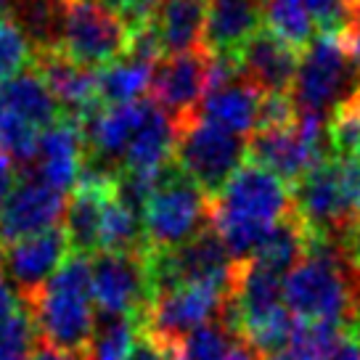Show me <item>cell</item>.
<instances>
[{
	"mask_svg": "<svg viewBox=\"0 0 360 360\" xmlns=\"http://www.w3.org/2000/svg\"><path fill=\"white\" fill-rule=\"evenodd\" d=\"M292 210V188L252 162H244L210 204L212 228L236 262L255 259L273 225Z\"/></svg>",
	"mask_w": 360,
	"mask_h": 360,
	"instance_id": "cell-1",
	"label": "cell"
},
{
	"mask_svg": "<svg viewBox=\"0 0 360 360\" xmlns=\"http://www.w3.org/2000/svg\"><path fill=\"white\" fill-rule=\"evenodd\" d=\"M24 307L32 315L40 342L72 358L88 360L96 331L90 257L69 255L53 278Z\"/></svg>",
	"mask_w": 360,
	"mask_h": 360,
	"instance_id": "cell-2",
	"label": "cell"
},
{
	"mask_svg": "<svg viewBox=\"0 0 360 360\" xmlns=\"http://www.w3.org/2000/svg\"><path fill=\"white\" fill-rule=\"evenodd\" d=\"M283 302L302 323H331L347 328L358 310L355 276L337 241H307L304 257L283 281Z\"/></svg>",
	"mask_w": 360,
	"mask_h": 360,
	"instance_id": "cell-3",
	"label": "cell"
},
{
	"mask_svg": "<svg viewBox=\"0 0 360 360\" xmlns=\"http://www.w3.org/2000/svg\"><path fill=\"white\" fill-rule=\"evenodd\" d=\"M212 199L175 159L157 169V186L143 212L148 249L180 247L212 225Z\"/></svg>",
	"mask_w": 360,
	"mask_h": 360,
	"instance_id": "cell-4",
	"label": "cell"
},
{
	"mask_svg": "<svg viewBox=\"0 0 360 360\" xmlns=\"http://www.w3.org/2000/svg\"><path fill=\"white\" fill-rule=\"evenodd\" d=\"M146 265L154 297H159L178 286H212L217 292L231 294L238 262L231 257L223 238L210 225L180 247L148 249Z\"/></svg>",
	"mask_w": 360,
	"mask_h": 360,
	"instance_id": "cell-5",
	"label": "cell"
},
{
	"mask_svg": "<svg viewBox=\"0 0 360 360\" xmlns=\"http://www.w3.org/2000/svg\"><path fill=\"white\" fill-rule=\"evenodd\" d=\"M175 162L186 169L210 199L225 188L247 162V138L228 133L196 114L175 124Z\"/></svg>",
	"mask_w": 360,
	"mask_h": 360,
	"instance_id": "cell-6",
	"label": "cell"
},
{
	"mask_svg": "<svg viewBox=\"0 0 360 360\" xmlns=\"http://www.w3.org/2000/svg\"><path fill=\"white\" fill-rule=\"evenodd\" d=\"M292 204L297 217L302 220L310 238L342 241L352 220L360 214L347 183L342 175L339 159H326L304 172L292 186Z\"/></svg>",
	"mask_w": 360,
	"mask_h": 360,
	"instance_id": "cell-7",
	"label": "cell"
},
{
	"mask_svg": "<svg viewBox=\"0 0 360 360\" xmlns=\"http://www.w3.org/2000/svg\"><path fill=\"white\" fill-rule=\"evenodd\" d=\"M130 30L98 0H61V40L72 61L82 67H106L127 53Z\"/></svg>",
	"mask_w": 360,
	"mask_h": 360,
	"instance_id": "cell-8",
	"label": "cell"
},
{
	"mask_svg": "<svg viewBox=\"0 0 360 360\" xmlns=\"http://www.w3.org/2000/svg\"><path fill=\"white\" fill-rule=\"evenodd\" d=\"M355 88H360L349 67L342 34H321L300 56V69L294 79V101L300 112H334Z\"/></svg>",
	"mask_w": 360,
	"mask_h": 360,
	"instance_id": "cell-9",
	"label": "cell"
},
{
	"mask_svg": "<svg viewBox=\"0 0 360 360\" xmlns=\"http://www.w3.org/2000/svg\"><path fill=\"white\" fill-rule=\"evenodd\" d=\"M93 302L106 315H133L143 323L154 302L146 252H96L90 259Z\"/></svg>",
	"mask_w": 360,
	"mask_h": 360,
	"instance_id": "cell-10",
	"label": "cell"
},
{
	"mask_svg": "<svg viewBox=\"0 0 360 360\" xmlns=\"http://www.w3.org/2000/svg\"><path fill=\"white\" fill-rule=\"evenodd\" d=\"M210 64L212 56L204 48L172 53L154 67L151 101L167 114L175 124L199 114L204 96L210 90Z\"/></svg>",
	"mask_w": 360,
	"mask_h": 360,
	"instance_id": "cell-11",
	"label": "cell"
},
{
	"mask_svg": "<svg viewBox=\"0 0 360 360\" xmlns=\"http://www.w3.org/2000/svg\"><path fill=\"white\" fill-rule=\"evenodd\" d=\"M228 294L212 286H178L154 297L143 318V331L165 345H178L188 331L220 318Z\"/></svg>",
	"mask_w": 360,
	"mask_h": 360,
	"instance_id": "cell-12",
	"label": "cell"
},
{
	"mask_svg": "<svg viewBox=\"0 0 360 360\" xmlns=\"http://www.w3.org/2000/svg\"><path fill=\"white\" fill-rule=\"evenodd\" d=\"M64 212H67L64 193L48 186L34 172H22V180L13 186L11 196L0 212L3 247L58 228V220H64Z\"/></svg>",
	"mask_w": 360,
	"mask_h": 360,
	"instance_id": "cell-13",
	"label": "cell"
},
{
	"mask_svg": "<svg viewBox=\"0 0 360 360\" xmlns=\"http://www.w3.org/2000/svg\"><path fill=\"white\" fill-rule=\"evenodd\" d=\"M69 255L72 249L64 228H51L45 233L22 238L16 244H8L3 252L6 278L22 297V302H27L53 278V273L67 262Z\"/></svg>",
	"mask_w": 360,
	"mask_h": 360,
	"instance_id": "cell-14",
	"label": "cell"
},
{
	"mask_svg": "<svg viewBox=\"0 0 360 360\" xmlns=\"http://www.w3.org/2000/svg\"><path fill=\"white\" fill-rule=\"evenodd\" d=\"M32 69L45 79V85L56 96L61 112L67 117H75L82 122V117L98 106V82H96V72L90 67H82L77 61L58 51H32Z\"/></svg>",
	"mask_w": 360,
	"mask_h": 360,
	"instance_id": "cell-15",
	"label": "cell"
},
{
	"mask_svg": "<svg viewBox=\"0 0 360 360\" xmlns=\"http://www.w3.org/2000/svg\"><path fill=\"white\" fill-rule=\"evenodd\" d=\"M300 56V51L270 30H259L238 51V69L241 77L249 79L259 93H289L297 79Z\"/></svg>",
	"mask_w": 360,
	"mask_h": 360,
	"instance_id": "cell-16",
	"label": "cell"
},
{
	"mask_svg": "<svg viewBox=\"0 0 360 360\" xmlns=\"http://www.w3.org/2000/svg\"><path fill=\"white\" fill-rule=\"evenodd\" d=\"M247 162L273 172L292 188L307 169L326 159L304 141L294 124L286 130H255L247 138Z\"/></svg>",
	"mask_w": 360,
	"mask_h": 360,
	"instance_id": "cell-17",
	"label": "cell"
},
{
	"mask_svg": "<svg viewBox=\"0 0 360 360\" xmlns=\"http://www.w3.org/2000/svg\"><path fill=\"white\" fill-rule=\"evenodd\" d=\"M85 151H88V146H85L82 124L75 117L61 114L58 122H53L40 133L34 169H30V172H34L48 186H53L56 191L64 193L67 188H75Z\"/></svg>",
	"mask_w": 360,
	"mask_h": 360,
	"instance_id": "cell-18",
	"label": "cell"
},
{
	"mask_svg": "<svg viewBox=\"0 0 360 360\" xmlns=\"http://www.w3.org/2000/svg\"><path fill=\"white\" fill-rule=\"evenodd\" d=\"M262 27V0H207L202 48L212 56H238Z\"/></svg>",
	"mask_w": 360,
	"mask_h": 360,
	"instance_id": "cell-19",
	"label": "cell"
},
{
	"mask_svg": "<svg viewBox=\"0 0 360 360\" xmlns=\"http://www.w3.org/2000/svg\"><path fill=\"white\" fill-rule=\"evenodd\" d=\"M259 103H262V93L249 79L236 77L207 90L199 114L207 122L244 138L257 130Z\"/></svg>",
	"mask_w": 360,
	"mask_h": 360,
	"instance_id": "cell-20",
	"label": "cell"
},
{
	"mask_svg": "<svg viewBox=\"0 0 360 360\" xmlns=\"http://www.w3.org/2000/svg\"><path fill=\"white\" fill-rule=\"evenodd\" d=\"M0 109L22 117L24 122L34 124L37 130L51 127L64 114L56 96L45 85V79L34 72L32 64L6 82H0Z\"/></svg>",
	"mask_w": 360,
	"mask_h": 360,
	"instance_id": "cell-21",
	"label": "cell"
},
{
	"mask_svg": "<svg viewBox=\"0 0 360 360\" xmlns=\"http://www.w3.org/2000/svg\"><path fill=\"white\" fill-rule=\"evenodd\" d=\"M204 22H207V0H162L154 16V27L165 53H183L202 48Z\"/></svg>",
	"mask_w": 360,
	"mask_h": 360,
	"instance_id": "cell-22",
	"label": "cell"
},
{
	"mask_svg": "<svg viewBox=\"0 0 360 360\" xmlns=\"http://www.w3.org/2000/svg\"><path fill=\"white\" fill-rule=\"evenodd\" d=\"M114 199V193L88 191V188H75L72 199L64 212V233L69 238L72 255H96L98 241H101V223L106 204Z\"/></svg>",
	"mask_w": 360,
	"mask_h": 360,
	"instance_id": "cell-23",
	"label": "cell"
},
{
	"mask_svg": "<svg viewBox=\"0 0 360 360\" xmlns=\"http://www.w3.org/2000/svg\"><path fill=\"white\" fill-rule=\"evenodd\" d=\"M175 122L167 114L159 109L157 103L151 101V112H148L146 122L141 124L138 135L133 138V143L127 148V154L122 159V167L127 169H159L162 165H167L175 151Z\"/></svg>",
	"mask_w": 360,
	"mask_h": 360,
	"instance_id": "cell-24",
	"label": "cell"
},
{
	"mask_svg": "<svg viewBox=\"0 0 360 360\" xmlns=\"http://www.w3.org/2000/svg\"><path fill=\"white\" fill-rule=\"evenodd\" d=\"M8 19L27 34L32 51L58 48L61 0H8Z\"/></svg>",
	"mask_w": 360,
	"mask_h": 360,
	"instance_id": "cell-25",
	"label": "cell"
},
{
	"mask_svg": "<svg viewBox=\"0 0 360 360\" xmlns=\"http://www.w3.org/2000/svg\"><path fill=\"white\" fill-rule=\"evenodd\" d=\"M151 77H154V67L133 61L127 56L114 61V64H106L96 75L98 101L103 106H120V103L138 101L151 88Z\"/></svg>",
	"mask_w": 360,
	"mask_h": 360,
	"instance_id": "cell-26",
	"label": "cell"
},
{
	"mask_svg": "<svg viewBox=\"0 0 360 360\" xmlns=\"http://www.w3.org/2000/svg\"><path fill=\"white\" fill-rule=\"evenodd\" d=\"M265 30L281 37L286 45L302 53L313 43V19L302 0H265L262 3Z\"/></svg>",
	"mask_w": 360,
	"mask_h": 360,
	"instance_id": "cell-27",
	"label": "cell"
},
{
	"mask_svg": "<svg viewBox=\"0 0 360 360\" xmlns=\"http://www.w3.org/2000/svg\"><path fill=\"white\" fill-rule=\"evenodd\" d=\"M143 331V323L133 315H106L96 318L93 345L88 360H127L135 342Z\"/></svg>",
	"mask_w": 360,
	"mask_h": 360,
	"instance_id": "cell-28",
	"label": "cell"
},
{
	"mask_svg": "<svg viewBox=\"0 0 360 360\" xmlns=\"http://www.w3.org/2000/svg\"><path fill=\"white\" fill-rule=\"evenodd\" d=\"M98 252H148L143 217L112 199L103 212Z\"/></svg>",
	"mask_w": 360,
	"mask_h": 360,
	"instance_id": "cell-29",
	"label": "cell"
},
{
	"mask_svg": "<svg viewBox=\"0 0 360 360\" xmlns=\"http://www.w3.org/2000/svg\"><path fill=\"white\" fill-rule=\"evenodd\" d=\"M241 334L228 328L223 321H210L188 331L178 345H172L178 360H220L231 347L241 342Z\"/></svg>",
	"mask_w": 360,
	"mask_h": 360,
	"instance_id": "cell-30",
	"label": "cell"
},
{
	"mask_svg": "<svg viewBox=\"0 0 360 360\" xmlns=\"http://www.w3.org/2000/svg\"><path fill=\"white\" fill-rule=\"evenodd\" d=\"M40 133L34 124L24 122L22 117L0 109V151L11 157L13 165H19L22 172H30L37 159L40 146Z\"/></svg>",
	"mask_w": 360,
	"mask_h": 360,
	"instance_id": "cell-31",
	"label": "cell"
},
{
	"mask_svg": "<svg viewBox=\"0 0 360 360\" xmlns=\"http://www.w3.org/2000/svg\"><path fill=\"white\" fill-rule=\"evenodd\" d=\"M37 342V328L24 304L0 321V360H30Z\"/></svg>",
	"mask_w": 360,
	"mask_h": 360,
	"instance_id": "cell-32",
	"label": "cell"
},
{
	"mask_svg": "<svg viewBox=\"0 0 360 360\" xmlns=\"http://www.w3.org/2000/svg\"><path fill=\"white\" fill-rule=\"evenodd\" d=\"M342 331L345 328L331 326V323H302V321H297V328H294L292 342H289V352L297 360H323Z\"/></svg>",
	"mask_w": 360,
	"mask_h": 360,
	"instance_id": "cell-33",
	"label": "cell"
},
{
	"mask_svg": "<svg viewBox=\"0 0 360 360\" xmlns=\"http://www.w3.org/2000/svg\"><path fill=\"white\" fill-rule=\"evenodd\" d=\"M32 61V45L27 34L8 19L0 24V82L19 75Z\"/></svg>",
	"mask_w": 360,
	"mask_h": 360,
	"instance_id": "cell-34",
	"label": "cell"
},
{
	"mask_svg": "<svg viewBox=\"0 0 360 360\" xmlns=\"http://www.w3.org/2000/svg\"><path fill=\"white\" fill-rule=\"evenodd\" d=\"M321 34H342L358 19L355 0H302Z\"/></svg>",
	"mask_w": 360,
	"mask_h": 360,
	"instance_id": "cell-35",
	"label": "cell"
},
{
	"mask_svg": "<svg viewBox=\"0 0 360 360\" xmlns=\"http://www.w3.org/2000/svg\"><path fill=\"white\" fill-rule=\"evenodd\" d=\"M300 117V106L289 93H262L257 130H286L294 127Z\"/></svg>",
	"mask_w": 360,
	"mask_h": 360,
	"instance_id": "cell-36",
	"label": "cell"
},
{
	"mask_svg": "<svg viewBox=\"0 0 360 360\" xmlns=\"http://www.w3.org/2000/svg\"><path fill=\"white\" fill-rule=\"evenodd\" d=\"M98 3L103 8H109L130 32H135L154 22L162 0H98Z\"/></svg>",
	"mask_w": 360,
	"mask_h": 360,
	"instance_id": "cell-37",
	"label": "cell"
},
{
	"mask_svg": "<svg viewBox=\"0 0 360 360\" xmlns=\"http://www.w3.org/2000/svg\"><path fill=\"white\" fill-rule=\"evenodd\" d=\"M127 360H178V355H175V349L169 347V345L148 337L146 331H141V337H138Z\"/></svg>",
	"mask_w": 360,
	"mask_h": 360,
	"instance_id": "cell-38",
	"label": "cell"
},
{
	"mask_svg": "<svg viewBox=\"0 0 360 360\" xmlns=\"http://www.w3.org/2000/svg\"><path fill=\"white\" fill-rule=\"evenodd\" d=\"M342 43H345V51H347L349 67H352V72H355V77L360 82V16L342 32Z\"/></svg>",
	"mask_w": 360,
	"mask_h": 360,
	"instance_id": "cell-39",
	"label": "cell"
},
{
	"mask_svg": "<svg viewBox=\"0 0 360 360\" xmlns=\"http://www.w3.org/2000/svg\"><path fill=\"white\" fill-rule=\"evenodd\" d=\"M323 360H360V342L345 328Z\"/></svg>",
	"mask_w": 360,
	"mask_h": 360,
	"instance_id": "cell-40",
	"label": "cell"
},
{
	"mask_svg": "<svg viewBox=\"0 0 360 360\" xmlns=\"http://www.w3.org/2000/svg\"><path fill=\"white\" fill-rule=\"evenodd\" d=\"M339 247H342L349 265L355 270H360V214L352 220V225L347 228V233L339 241Z\"/></svg>",
	"mask_w": 360,
	"mask_h": 360,
	"instance_id": "cell-41",
	"label": "cell"
},
{
	"mask_svg": "<svg viewBox=\"0 0 360 360\" xmlns=\"http://www.w3.org/2000/svg\"><path fill=\"white\" fill-rule=\"evenodd\" d=\"M22 304H24L22 297H16L11 281H8V278L3 276V270H0V321H6L8 315H13Z\"/></svg>",
	"mask_w": 360,
	"mask_h": 360,
	"instance_id": "cell-42",
	"label": "cell"
},
{
	"mask_svg": "<svg viewBox=\"0 0 360 360\" xmlns=\"http://www.w3.org/2000/svg\"><path fill=\"white\" fill-rule=\"evenodd\" d=\"M13 183H16V167H13L11 157H6L0 151V212L8 202V196L13 191Z\"/></svg>",
	"mask_w": 360,
	"mask_h": 360,
	"instance_id": "cell-43",
	"label": "cell"
},
{
	"mask_svg": "<svg viewBox=\"0 0 360 360\" xmlns=\"http://www.w3.org/2000/svg\"><path fill=\"white\" fill-rule=\"evenodd\" d=\"M220 360H259V352L252 345H249L247 339H241L236 347H231L225 352Z\"/></svg>",
	"mask_w": 360,
	"mask_h": 360,
	"instance_id": "cell-44",
	"label": "cell"
},
{
	"mask_svg": "<svg viewBox=\"0 0 360 360\" xmlns=\"http://www.w3.org/2000/svg\"><path fill=\"white\" fill-rule=\"evenodd\" d=\"M30 360H77V358H72V355H67V352H58V349L48 347L45 342H37V347L32 349V358Z\"/></svg>",
	"mask_w": 360,
	"mask_h": 360,
	"instance_id": "cell-45",
	"label": "cell"
},
{
	"mask_svg": "<svg viewBox=\"0 0 360 360\" xmlns=\"http://www.w3.org/2000/svg\"><path fill=\"white\" fill-rule=\"evenodd\" d=\"M347 331H349V334H352V337H355V339H358V342H360V307H358V310H355V315H352V321H349V323H347Z\"/></svg>",
	"mask_w": 360,
	"mask_h": 360,
	"instance_id": "cell-46",
	"label": "cell"
},
{
	"mask_svg": "<svg viewBox=\"0 0 360 360\" xmlns=\"http://www.w3.org/2000/svg\"><path fill=\"white\" fill-rule=\"evenodd\" d=\"M8 22V0H0V24Z\"/></svg>",
	"mask_w": 360,
	"mask_h": 360,
	"instance_id": "cell-47",
	"label": "cell"
},
{
	"mask_svg": "<svg viewBox=\"0 0 360 360\" xmlns=\"http://www.w3.org/2000/svg\"><path fill=\"white\" fill-rule=\"evenodd\" d=\"M265 360H297L292 352H276V355H268Z\"/></svg>",
	"mask_w": 360,
	"mask_h": 360,
	"instance_id": "cell-48",
	"label": "cell"
},
{
	"mask_svg": "<svg viewBox=\"0 0 360 360\" xmlns=\"http://www.w3.org/2000/svg\"><path fill=\"white\" fill-rule=\"evenodd\" d=\"M3 252H6V249H3V241H0V268H3Z\"/></svg>",
	"mask_w": 360,
	"mask_h": 360,
	"instance_id": "cell-49",
	"label": "cell"
},
{
	"mask_svg": "<svg viewBox=\"0 0 360 360\" xmlns=\"http://www.w3.org/2000/svg\"><path fill=\"white\" fill-rule=\"evenodd\" d=\"M355 8H358V16H360V0H355Z\"/></svg>",
	"mask_w": 360,
	"mask_h": 360,
	"instance_id": "cell-50",
	"label": "cell"
}]
</instances>
